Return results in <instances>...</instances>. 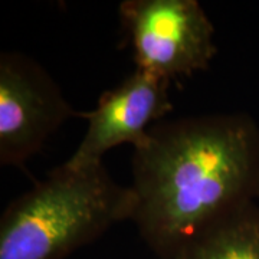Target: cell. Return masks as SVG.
Segmentation results:
<instances>
[{"mask_svg": "<svg viewBox=\"0 0 259 259\" xmlns=\"http://www.w3.org/2000/svg\"><path fill=\"white\" fill-rule=\"evenodd\" d=\"M136 194L104 163L72 170L64 164L10 202L0 218V259H64L131 221Z\"/></svg>", "mask_w": 259, "mask_h": 259, "instance_id": "2", "label": "cell"}, {"mask_svg": "<svg viewBox=\"0 0 259 259\" xmlns=\"http://www.w3.org/2000/svg\"><path fill=\"white\" fill-rule=\"evenodd\" d=\"M170 81L136 69L117 87L100 95L95 108L79 111L87 130L65 167L81 170L101 164L112 148L141 146L148 130L173 110Z\"/></svg>", "mask_w": 259, "mask_h": 259, "instance_id": "5", "label": "cell"}, {"mask_svg": "<svg viewBox=\"0 0 259 259\" xmlns=\"http://www.w3.org/2000/svg\"><path fill=\"white\" fill-rule=\"evenodd\" d=\"M120 20L143 72L173 81L209 68L214 26L196 0H125Z\"/></svg>", "mask_w": 259, "mask_h": 259, "instance_id": "3", "label": "cell"}, {"mask_svg": "<svg viewBox=\"0 0 259 259\" xmlns=\"http://www.w3.org/2000/svg\"><path fill=\"white\" fill-rule=\"evenodd\" d=\"M131 218L160 259L259 200V125L246 112L163 120L133 148Z\"/></svg>", "mask_w": 259, "mask_h": 259, "instance_id": "1", "label": "cell"}, {"mask_svg": "<svg viewBox=\"0 0 259 259\" xmlns=\"http://www.w3.org/2000/svg\"><path fill=\"white\" fill-rule=\"evenodd\" d=\"M79 111L47 69L22 52L0 54V164L22 168Z\"/></svg>", "mask_w": 259, "mask_h": 259, "instance_id": "4", "label": "cell"}, {"mask_svg": "<svg viewBox=\"0 0 259 259\" xmlns=\"http://www.w3.org/2000/svg\"><path fill=\"white\" fill-rule=\"evenodd\" d=\"M176 259H259V204H245L199 233Z\"/></svg>", "mask_w": 259, "mask_h": 259, "instance_id": "6", "label": "cell"}]
</instances>
